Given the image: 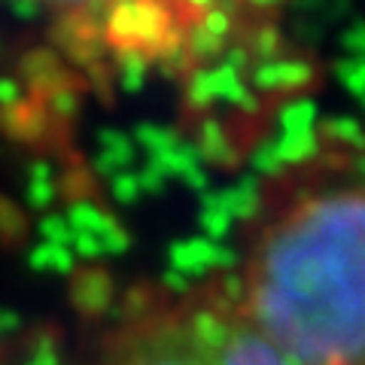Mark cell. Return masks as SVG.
Instances as JSON below:
<instances>
[{"label":"cell","instance_id":"1","mask_svg":"<svg viewBox=\"0 0 365 365\" xmlns=\"http://www.w3.org/2000/svg\"><path fill=\"white\" fill-rule=\"evenodd\" d=\"M228 280L295 365H365V165L314 153L277 170Z\"/></svg>","mask_w":365,"mask_h":365},{"label":"cell","instance_id":"2","mask_svg":"<svg viewBox=\"0 0 365 365\" xmlns=\"http://www.w3.org/2000/svg\"><path fill=\"white\" fill-rule=\"evenodd\" d=\"M76 365H295L244 314L228 274L143 289L95 329Z\"/></svg>","mask_w":365,"mask_h":365},{"label":"cell","instance_id":"3","mask_svg":"<svg viewBox=\"0 0 365 365\" xmlns=\"http://www.w3.org/2000/svg\"><path fill=\"white\" fill-rule=\"evenodd\" d=\"M76 34L107 40H128L140 25L158 16H174L177 0H31Z\"/></svg>","mask_w":365,"mask_h":365}]
</instances>
